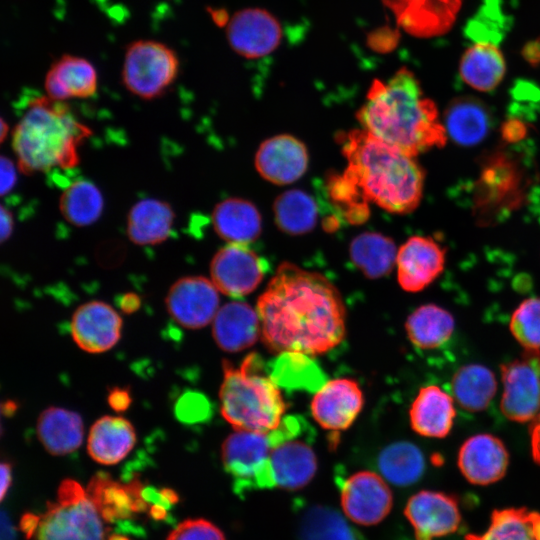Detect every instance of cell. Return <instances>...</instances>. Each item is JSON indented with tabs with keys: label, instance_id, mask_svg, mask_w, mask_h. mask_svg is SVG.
I'll return each instance as SVG.
<instances>
[{
	"label": "cell",
	"instance_id": "44dd1931",
	"mask_svg": "<svg viewBox=\"0 0 540 540\" xmlns=\"http://www.w3.org/2000/svg\"><path fill=\"white\" fill-rule=\"evenodd\" d=\"M297 435L271 443L270 466L275 487L297 490L316 474V454L306 441L297 439Z\"/></svg>",
	"mask_w": 540,
	"mask_h": 540
},
{
	"label": "cell",
	"instance_id": "ac0fdd59",
	"mask_svg": "<svg viewBox=\"0 0 540 540\" xmlns=\"http://www.w3.org/2000/svg\"><path fill=\"white\" fill-rule=\"evenodd\" d=\"M407 33L429 38L448 32L462 0H383Z\"/></svg>",
	"mask_w": 540,
	"mask_h": 540
},
{
	"label": "cell",
	"instance_id": "f546056e",
	"mask_svg": "<svg viewBox=\"0 0 540 540\" xmlns=\"http://www.w3.org/2000/svg\"><path fill=\"white\" fill-rule=\"evenodd\" d=\"M505 72L504 56L493 43H475L464 52L459 64L462 80L482 92L494 90L503 80Z\"/></svg>",
	"mask_w": 540,
	"mask_h": 540
},
{
	"label": "cell",
	"instance_id": "7dc6e473",
	"mask_svg": "<svg viewBox=\"0 0 540 540\" xmlns=\"http://www.w3.org/2000/svg\"><path fill=\"white\" fill-rule=\"evenodd\" d=\"M531 455L534 462L540 466V410L530 423Z\"/></svg>",
	"mask_w": 540,
	"mask_h": 540
},
{
	"label": "cell",
	"instance_id": "cb8c5ba5",
	"mask_svg": "<svg viewBox=\"0 0 540 540\" xmlns=\"http://www.w3.org/2000/svg\"><path fill=\"white\" fill-rule=\"evenodd\" d=\"M455 417L454 399L436 385L422 387L409 409L411 428L428 438L446 437Z\"/></svg>",
	"mask_w": 540,
	"mask_h": 540
},
{
	"label": "cell",
	"instance_id": "277c9868",
	"mask_svg": "<svg viewBox=\"0 0 540 540\" xmlns=\"http://www.w3.org/2000/svg\"><path fill=\"white\" fill-rule=\"evenodd\" d=\"M90 135V128L64 102L34 98L12 131L18 169L31 175L73 168L80 160V145Z\"/></svg>",
	"mask_w": 540,
	"mask_h": 540
},
{
	"label": "cell",
	"instance_id": "60d3db41",
	"mask_svg": "<svg viewBox=\"0 0 540 540\" xmlns=\"http://www.w3.org/2000/svg\"><path fill=\"white\" fill-rule=\"evenodd\" d=\"M509 328L525 350H540V297L523 300L513 311Z\"/></svg>",
	"mask_w": 540,
	"mask_h": 540
},
{
	"label": "cell",
	"instance_id": "c3c4849f",
	"mask_svg": "<svg viewBox=\"0 0 540 540\" xmlns=\"http://www.w3.org/2000/svg\"><path fill=\"white\" fill-rule=\"evenodd\" d=\"M118 304L122 312L131 314L140 308L141 300L135 293H126L120 296Z\"/></svg>",
	"mask_w": 540,
	"mask_h": 540
},
{
	"label": "cell",
	"instance_id": "b9f144b4",
	"mask_svg": "<svg viewBox=\"0 0 540 540\" xmlns=\"http://www.w3.org/2000/svg\"><path fill=\"white\" fill-rule=\"evenodd\" d=\"M503 15L496 0H487L485 5L470 20L465 33L472 40L496 44L500 42L503 33Z\"/></svg>",
	"mask_w": 540,
	"mask_h": 540
},
{
	"label": "cell",
	"instance_id": "e0dca14e",
	"mask_svg": "<svg viewBox=\"0 0 540 540\" xmlns=\"http://www.w3.org/2000/svg\"><path fill=\"white\" fill-rule=\"evenodd\" d=\"M445 249L431 237L412 236L398 250L397 280L407 292L428 287L443 271Z\"/></svg>",
	"mask_w": 540,
	"mask_h": 540
},
{
	"label": "cell",
	"instance_id": "603a6c76",
	"mask_svg": "<svg viewBox=\"0 0 540 540\" xmlns=\"http://www.w3.org/2000/svg\"><path fill=\"white\" fill-rule=\"evenodd\" d=\"M98 75L93 64L85 58L63 55L49 68L44 80L46 96L56 101L94 96Z\"/></svg>",
	"mask_w": 540,
	"mask_h": 540
},
{
	"label": "cell",
	"instance_id": "681fc988",
	"mask_svg": "<svg viewBox=\"0 0 540 540\" xmlns=\"http://www.w3.org/2000/svg\"><path fill=\"white\" fill-rule=\"evenodd\" d=\"M0 222H1V241L4 242L13 233L14 228V221H13V215L6 207H1V213H0Z\"/></svg>",
	"mask_w": 540,
	"mask_h": 540
},
{
	"label": "cell",
	"instance_id": "4dcf8cb0",
	"mask_svg": "<svg viewBox=\"0 0 540 540\" xmlns=\"http://www.w3.org/2000/svg\"><path fill=\"white\" fill-rule=\"evenodd\" d=\"M451 389L456 403L469 412L485 410L497 392L495 374L488 367L471 363L460 367L452 377Z\"/></svg>",
	"mask_w": 540,
	"mask_h": 540
},
{
	"label": "cell",
	"instance_id": "d590c367",
	"mask_svg": "<svg viewBox=\"0 0 540 540\" xmlns=\"http://www.w3.org/2000/svg\"><path fill=\"white\" fill-rule=\"evenodd\" d=\"M104 198L100 189L91 181L79 179L68 185L59 199L63 218L78 227L95 223L102 215Z\"/></svg>",
	"mask_w": 540,
	"mask_h": 540
},
{
	"label": "cell",
	"instance_id": "ab89813d",
	"mask_svg": "<svg viewBox=\"0 0 540 540\" xmlns=\"http://www.w3.org/2000/svg\"><path fill=\"white\" fill-rule=\"evenodd\" d=\"M299 540H362L346 519L330 507L308 508L299 523Z\"/></svg>",
	"mask_w": 540,
	"mask_h": 540
},
{
	"label": "cell",
	"instance_id": "7c38bea8",
	"mask_svg": "<svg viewBox=\"0 0 540 540\" xmlns=\"http://www.w3.org/2000/svg\"><path fill=\"white\" fill-rule=\"evenodd\" d=\"M404 515L413 528L415 540L448 536L457 532L462 523L458 499L435 490H421L412 495Z\"/></svg>",
	"mask_w": 540,
	"mask_h": 540
},
{
	"label": "cell",
	"instance_id": "4316f807",
	"mask_svg": "<svg viewBox=\"0 0 540 540\" xmlns=\"http://www.w3.org/2000/svg\"><path fill=\"white\" fill-rule=\"evenodd\" d=\"M215 232L228 243L249 245L261 233V216L256 206L244 199L219 202L212 213Z\"/></svg>",
	"mask_w": 540,
	"mask_h": 540
},
{
	"label": "cell",
	"instance_id": "8fae6325",
	"mask_svg": "<svg viewBox=\"0 0 540 540\" xmlns=\"http://www.w3.org/2000/svg\"><path fill=\"white\" fill-rule=\"evenodd\" d=\"M266 266L248 245L228 243L212 258L211 280L219 292L233 298L244 297L259 286Z\"/></svg>",
	"mask_w": 540,
	"mask_h": 540
},
{
	"label": "cell",
	"instance_id": "1f68e13d",
	"mask_svg": "<svg viewBox=\"0 0 540 540\" xmlns=\"http://www.w3.org/2000/svg\"><path fill=\"white\" fill-rule=\"evenodd\" d=\"M405 329L410 342L417 348L430 350L448 342L455 330V319L436 304H425L407 318Z\"/></svg>",
	"mask_w": 540,
	"mask_h": 540
},
{
	"label": "cell",
	"instance_id": "ee69618b",
	"mask_svg": "<svg viewBox=\"0 0 540 540\" xmlns=\"http://www.w3.org/2000/svg\"><path fill=\"white\" fill-rule=\"evenodd\" d=\"M209 413L207 399L197 392L183 393L175 404V415L185 424H194L203 421Z\"/></svg>",
	"mask_w": 540,
	"mask_h": 540
},
{
	"label": "cell",
	"instance_id": "f1b7e54d",
	"mask_svg": "<svg viewBox=\"0 0 540 540\" xmlns=\"http://www.w3.org/2000/svg\"><path fill=\"white\" fill-rule=\"evenodd\" d=\"M37 434L50 454L66 455L80 447L84 435L83 421L76 412L49 407L38 418Z\"/></svg>",
	"mask_w": 540,
	"mask_h": 540
},
{
	"label": "cell",
	"instance_id": "8d00e7d4",
	"mask_svg": "<svg viewBox=\"0 0 540 540\" xmlns=\"http://www.w3.org/2000/svg\"><path fill=\"white\" fill-rule=\"evenodd\" d=\"M270 377L286 389L317 391L326 378L320 367L310 355L298 352H284L271 366Z\"/></svg>",
	"mask_w": 540,
	"mask_h": 540
},
{
	"label": "cell",
	"instance_id": "ba28073f",
	"mask_svg": "<svg viewBox=\"0 0 540 540\" xmlns=\"http://www.w3.org/2000/svg\"><path fill=\"white\" fill-rule=\"evenodd\" d=\"M271 449L269 436L263 433L235 430L224 440L223 466L234 480L238 494L275 487L270 466Z\"/></svg>",
	"mask_w": 540,
	"mask_h": 540
},
{
	"label": "cell",
	"instance_id": "f5cc1de1",
	"mask_svg": "<svg viewBox=\"0 0 540 540\" xmlns=\"http://www.w3.org/2000/svg\"><path fill=\"white\" fill-rule=\"evenodd\" d=\"M2 413L7 416H11L17 409V404L14 401L8 400L2 403Z\"/></svg>",
	"mask_w": 540,
	"mask_h": 540
},
{
	"label": "cell",
	"instance_id": "f907efd6",
	"mask_svg": "<svg viewBox=\"0 0 540 540\" xmlns=\"http://www.w3.org/2000/svg\"><path fill=\"white\" fill-rule=\"evenodd\" d=\"M523 57L532 65L540 63V40L527 43L522 50Z\"/></svg>",
	"mask_w": 540,
	"mask_h": 540
},
{
	"label": "cell",
	"instance_id": "2e32d148",
	"mask_svg": "<svg viewBox=\"0 0 540 540\" xmlns=\"http://www.w3.org/2000/svg\"><path fill=\"white\" fill-rule=\"evenodd\" d=\"M457 465L469 483L486 486L505 476L509 466V452L498 437L480 433L469 437L461 445Z\"/></svg>",
	"mask_w": 540,
	"mask_h": 540
},
{
	"label": "cell",
	"instance_id": "ffe728a7",
	"mask_svg": "<svg viewBox=\"0 0 540 540\" xmlns=\"http://www.w3.org/2000/svg\"><path fill=\"white\" fill-rule=\"evenodd\" d=\"M308 160L303 142L291 135H277L259 146L255 166L265 180L285 185L295 182L305 173Z\"/></svg>",
	"mask_w": 540,
	"mask_h": 540
},
{
	"label": "cell",
	"instance_id": "9a60e30c",
	"mask_svg": "<svg viewBox=\"0 0 540 540\" xmlns=\"http://www.w3.org/2000/svg\"><path fill=\"white\" fill-rule=\"evenodd\" d=\"M364 396L358 383L349 378L326 381L311 401V413L324 429L342 431L349 428L361 412Z\"/></svg>",
	"mask_w": 540,
	"mask_h": 540
},
{
	"label": "cell",
	"instance_id": "836d02e7",
	"mask_svg": "<svg viewBox=\"0 0 540 540\" xmlns=\"http://www.w3.org/2000/svg\"><path fill=\"white\" fill-rule=\"evenodd\" d=\"M349 252L353 264L366 277L376 279L391 272L398 251L391 238L377 232H365L352 240Z\"/></svg>",
	"mask_w": 540,
	"mask_h": 540
},
{
	"label": "cell",
	"instance_id": "52a82bcc",
	"mask_svg": "<svg viewBox=\"0 0 540 540\" xmlns=\"http://www.w3.org/2000/svg\"><path fill=\"white\" fill-rule=\"evenodd\" d=\"M176 52L162 42L137 40L129 44L122 66V82L133 95L151 100L165 93L179 72Z\"/></svg>",
	"mask_w": 540,
	"mask_h": 540
},
{
	"label": "cell",
	"instance_id": "7402d4cb",
	"mask_svg": "<svg viewBox=\"0 0 540 540\" xmlns=\"http://www.w3.org/2000/svg\"><path fill=\"white\" fill-rule=\"evenodd\" d=\"M212 334L225 352L236 353L251 347L261 337L257 310L241 301L226 303L213 319Z\"/></svg>",
	"mask_w": 540,
	"mask_h": 540
},
{
	"label": "cell",
	"instance_id": "74e56055",
	"mask_svg": "<svg viewBox=\"0 0 540 540\" xmlns=\"http://www.w3.org/2000/svg\"><path fill=\"white\" fill-rule=\"evenodd\" d=\"M86 491L105 521L126 519L132 512H137L135 498L128 486L112 480L105 473L96 474Z\"/></svg>",
	"mask_w": 540,
	"mask_h": 540
},
{
	"label": "cell",
	"instance_id": "f6af8a7d",
	"mask_svg": "<svg viewBox=\"0 0 540 540\" xmlns=\"http://www.w3.org/2000/svg\"><path fill=\"white\" fill-rule=\"evenodd\" d=\"M1 195H5L14 188L17 181V168L13 161L5 156L1 157Z\"/></svg>",
	"mask_w": 540,
	"mask_h": 540
},
{
	"label": "cell",
	"instance_id": "d6986e66",
	"mask_svg": "<svg viewBox=\"0 0 540 540\" xmlns=\"http://www.w3.org/2000/svg\"><path fill=\"white\" fill-rule=\"evenodd\" d=\"M121 329L120 315L102 301L84 303L72 316V338L78 347L89 353L111 349L119 341Z\"/></svg>",
	"mask_w": 540,
	"mask_h": 540
},
{
	"label": "cell",
	"instance_id": "e575fe53",
	"mask_svg": "<svg viewBox=\"0 0 540 540\" xmlns=\"http://www.w3.org/2000/svg\"><path fill=\"white\" fill-rule=\"evenodd\" d=\"M381 476L395 486L416 483L424 474L426 463L418 446L408 441H397L386 446L378 455Z\"/></svg>",
	"mask_w": 540,
	"mask_h": 540
},
{
	"label": "cell",
	"instance_id": "7bdbcfd3",
	"mask_svg": "<svg viewBox=\"0 0 540 540\" xmlns=\"http://www.w3.org/2000/svg\"><path fill=\"white\" fill-rule=\"evenodd\" d=\"M167 540H226L223 532L212 522L197 518L179 523Z\"/></svg>",
	"mask_w": 540,
	"mask_h": 540
},
{
	"label": "cell",
	"instance_id": "8992f818",
	"mask_svg": "<svg viewBox=\"0 0 540 540\" xmlns=\"http://www.w3.org/2000/svg\"><path fill=\"white\" fill-rule=\"evenodd\" d=\"M32 540H105L102 517L87 491L75 480L66 479L57 490V499L48 502L38 516Z\"/></svg>",
	"mask_w": 540,
	"mask_h": 540
},
{
	"label": "cell",
	"instance_id": "5b68a950",
	"mask_svg": "<svg viewBox=\"0 0 540 540\" xmlns=\"http://www.w3.org/2000/svg\"><path fill=\"white\" fill-rule=\"evenodd\" d=\"M262 368V358L255 353L238 367L223 361L220 411L237 431L269 434L283 420L287 405L279 386Z\"/></svg>",
	"mask_w": 540,
	"mask_h": 540
},
{
	"label": "cell",
	"instance_id": "83f0119b",
	"mask_svg": "<svg viewBox=\"0 0 540 540\" xmlns=\"http://www.w3.org/2000/svg\"><path fill=\"white\" fill-rule=\"evenodd\" d=\"M443 124L447 136L455 143L472 146L480 143L488 134L490 115L479 99L461 96L448 104Z\"/></svg>",
	"mask_w": 540,
	"mask_h": 540
},
{
	"label": "cell",
	"instance_id": "d6a6232c",
	"mask_svg": "<svg viewBox=\"0 0 540 540\" xmlns=\"http://www.w3.org/2000/svg\"><path fill=\"white\" fill-rule=\"evenodd\" d=\"M464 540H540V513L526 507L495 509L488 528Z\"/></svg>",
	"mask_w": 540,
	"mask_h": 540
},
{
	"label": "cell",
	"instance_id": "11a10c76",
	"mask_svg": "<svg viewBox=\"0 0 540 540\" xmlns=\"http://www.w3.org/2000/svg\"><path fill=\"white\" fill-rule=\"evenodd\" d=\"M108 540H128V538L123 537V536H119V535H114V536L110 537Z\"/></svg>",
	"mask_w": 540,
	"mask_h": 540
},
{
	"label": "cell",
	"instance_id": "db71d44e",
	"mask_svg": "<svg viewBox=\"0 0 540 540\" xmlns=\"http://www.w3.org/2000/svg\"><path fill=\"white\" fill-rule=\"evenodd\" d=\"M8 129V125L5 123L4 119H1V142L5 140Z\"/></svg>",
	"mask_w": 540,
	"mask_h": 540
},
{
	"label": "cell",
	"instance_id": "f35d334b",
	"mask_svg": "<svg viewBox=\"0 0 540 540\" xmlns=\"http://www.w3.org/2000/svg\"><path fill=\"white\" fill-rule=\"evenodd\" d=\"M273 212L280 230L292 235L311 231L317 220L315 201L301 190H289L279 195L274 202Z\"/></svg>",
	"mask_w": 540,
	"mask_h": 540
},
{
	"label": "cell",
	"instance_id": "5bb4252c",
	"mask_svg": "<svg viewBox=\"0 0 540 540\" xmlns=\"http://www.w3.org/2000/svg\"><path fill=\"white\" fill-rule=\"evenodd\" d=\"M226 37L238 55L255 59L269 55L279 46L282 28L277 18L267 10L245 8L229 20Z\"/></svg>",
	"mask_w": 540,
	"mask_h": 540
},
{
	"label": "cell",
	"instance_id": "484cf974",
	"mask_svg": "<svg viewBox=\"0 0 540 540\" xmlns=\"http://www.w3.org/2000/svg\"><path fill=\"white\" fill-rule=\"evenodd\" d=\"M135 443V429L127 419L104 416L91 427L87 450L90 457L97 463L114 465L128 455Z\"/></svg>",
	"mask_w": 540,
	"mask_h": 540
},
{
	"label": "cell",
	"instance_id": "d4e9b609",
	"mask_svg": "<svg viewBox=\"0 0 540 540\" xmlns=\"http://www.w3.org/2000/svg\"><path fill=\"white\" fill-rule=\"evenodd\" d=\"M175 220L172 206L163 200L144 198L127 216V236L139 246L157 245L168 239Z\"/></svg>",
	"mask_w": 540,
	"mask_h": 540
},
{
	"label": "cell",
	"instance_id": "4fadbf2b",
	"mask_svg": "<svg viewBox=\"0 0 540 540\" xmlns=\"http://www.w3.org/2000/svg\"><path fill=\"white\" fill-rule=\"evenodd\" d=\"M219 290L203 276L178 279L166 296L171 317L188 329H199L210 323L219 310Z\"/></svg>",
	"mask_w": 540,
	"mask_h": 540
},
{
	"label": "cell",
	"instance_id": "30bf717a",
	"mask_svg": "<svg viewBox=\"0 0 540 540\" xmlns=\"http://www.w3.org/2000/svg\"><path fill=\"white\" fill-rule=\"evenodd\" d=\"M340 502L348 519L362 526H372L390 513L393 494L381 475L358 471L342 481Z\"/></svg>",
	"mask_w": 540,
	"mask_h": 540
},
{
	"label": "cell",
	"instance_id": "3957f363",
	"mask_svg": "<svg viewBox=\"0 0 540 540\" xmlns=\"http://www.w3.org/2000/svg\"><path fill=\"white\" fill-rule=\"evenodd\" d=\"M347 169L343 177L365 201L396 214L410 213L419 205L424 171L412 157L364 129L349 132L343 141Z\"/></svg>",
	"mask_w": 540,
	"mask_h": 540
},
{
	"label": "cell",
	"instance_id": "9c48e42d",
	"mask_svg": "<svg viewBox=\"0 0 540 540\" xmlns=\"http://www.w3.org/2000/svg\"><path fill=\"white\" fill-rule=\"evenodd\" d=\"M500 409L517 423H531L540 410V350H525L500 366Z\"/></svg>",
	"mask_w": 540,
	"mask_h": 540
},
{
	"label": "cell",
	"instance_id": "bcb514c9",
	"mask_svg": "<svg viewBox=\"0 0 540 540\" xmlns=\"http://www.w3.org/2000/svg\"><path fill=\"white\" fill-rule=\"evenodd\" d=\"M110 407L117 412L127 410L132 402V397L128 388L115 387L108 394Z\"/></svg>",
	"mask_w": 540,
	"mask_h": 540
},
{
	"label": "cell",
	"instance_id": "6da1fadb",
	"mask_svg": "<svg viewBox=\"0 0 540 540\" xmlns=\"http://www.w3.org/2000/svg\"><path fill=\"white\" fill-rule=\"evenodd\" d=\"M261 339L276 354H324L346 332V310L338 289L323 275L282 263L257 300Z\"/></svg>",
	"mask_w": 540,
	"mask_h": 540
},
{
	"label": "cell",
	"instance_id": "816d5d0a",
	"mask_svg": "<svg viewBox=\"0 0 540 540\" xmlns=\"http://www.w3.org/2000/svg\"><path fill=\"white\" fill-rule=\"evenodd\" d=\"M12 482V468L10 463L2 462L1 463V500L6 496V492L10 488Z\"/></svg>",
	"mask_w": 540,
	"mask_h": 540
},
{
	"label": "cell",
	"instance_id": "7a4b0ae2",
	"mask_svg": "<svg viewBox=\"0 0 540 540\" xmlns=\"http://www.w3.org/2000/svg\"><path fill=\"white\" fill-rule=\"evenodd\" d=\"M357 119L362 129L412 157L444 146L448 137L435 103L406 67L386 82H372Z\"/></svg>",
	"mask_w": 540,
	"mask_h": 540
}]
</instances>
